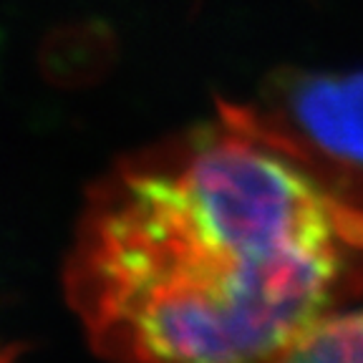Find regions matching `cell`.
Wrapping results in <instances>:
<instances>
[{
    "label": "cell",
    "mask_w": 363,
    "mask_h": 363,
    "mask_svg": "<svg viewBox=\"0 0 363 363\" xmlns=\"http://www.w3.org/2000/svg\"><path fill=\"white\" fill-rule=\"evenodd\" d=\"M121 162L66 298L106 363H278L363 295V192L247 108Z\"/></svg>",
    "instance_id": "6da1fadb"
},
{
    "label": "cell",
    "mask_w": 363,
    "mask_h": 363,
    "mask_svg": "<svg viewBox=\"0 0 363 363\" xmlns=\"http://www.w3.org/2000/svg\"><path fill=\"white\" fill-rule=\"evenodd\" d=\"M278 363H363V306H348L325 318Z\"/></svg>",
    "instance_id": "3957f363"
},
{
    "label": "cell",
    "mask_w": 363,
    "mask_h": 363,
    "mask_svg": "<svg viewBox=\"0 0 363 363\" xmlns=\"http://www.w3.org/2000/svg\"><path fill=\"white\" fill-rule=\"evenodd\" d=\"M257 119L333 169L363 172V71L290 74L270 84Z\"/></svg>",
    "instance_id": "7a4b0ae2"
}]
</instances>
